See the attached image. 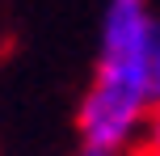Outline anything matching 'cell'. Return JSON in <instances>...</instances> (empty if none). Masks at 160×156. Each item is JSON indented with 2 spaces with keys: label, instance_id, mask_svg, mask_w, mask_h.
<instances>
[{
  "label": "cell",
  "instance_id": "1",
  "mask_svg": "<svg viewBox=\"0 0 160 156\" xmlns=\"http://www.w3.org/2000/svg\"><path fill=\"white\" fill-rule=\"evenodd\" d=\"M160 17L152 0H105L97 63L76 106L80 143L135 152L152 110V34Z\"/></svg>",
  "mask_w": 160,
  "mask_h": 156
},
{
  "label": "cell",
  "instance_id": "2",
  "mask_svg": "<svg viewBox=\"0 0 160 156\" xmlns=\"http://www.w3.org/2000/svg\"><path fill=\"white\" fill-rule=\"evenodd\" d=\"M139 152H143V156H160V101H152V110H148V123H143Z\"/></svg>",
  "mask_w": 160,
  "mask_h": 156
},
{
  "label": "cell",
  "instance_id": "3",
  "mask_svg": "<svg viewBox=\"0 0 160 156\" xmlns=\"http://www.w3.org/2000/svg\"><path fill=\"white\" fill-rule=\"evenodd\" d=\"M152 97L160 101V21H156V34H152Z\"/></svg>",
  "mask_w": 160,
  "mask_h": 156
},
{
  "label": "cell",
  "instance_id": "4",
  "mask_svg": "<svg viewBox=\"0 0 160 156\" xmlns=\"http://www.w3.org/2000/svg\"><path fill=\"white\" fill-rule=\"evenodd\" d=\"M76 156H131V152H118V148H101V143H80Z\"/></svg>",
  "mask_w": 160,
  "mask_h": 156
},
{
  "label": "cell",
  "instance_id": "5",
  "mask_svg": "<svg viewBox=\"0 0 160 156\" xmlns=\"http://www.w3.org/2000/svg\"><path fill=\"white\" fill-rule=\"evenodd\" d=\"M139 156H143V152H139Z\"/></svg>",
  "mask_w": 160,
  "mask_h": 156
}]
</instances>
